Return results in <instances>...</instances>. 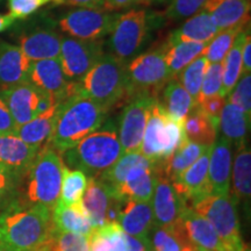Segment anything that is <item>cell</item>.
Returning a JSON list of instances; mask_svg holds the SVG:
<instances>
[{"label": "cell", "instance_id": "cell-1", "mask_svg": "<svg viewBox=\"0 0 251 251\" xmlns=\"http://www.w3.org/2000/svg\"><path fill=\"white\" fill-rule=\"evenodd\" d=\"M51 209L42 205H12L0 215V242L13 251H30L52 240Z\"/></svg>", "mask_w": 251, "mask_h": 251}, {"label": "cell", "instance_id": "cell-2", "mask_svg": "<svg viewBox=\"0 0 251 251\" xmlns=\"http://www.w3.org/2000/svg\"><path fill=\"white\" fill-rule=\"evenodd\" d=\"M106 111L101 105L77 91L58 103L54 128L48 143L58 153L96 131L105 122Z\"/></svg>", "mask_w": 251, "mask_h": 251}, {"label": "cell", "instance_id": "cell-3", "mask_svg": "<svg viewBox=\"0 0 251 251\" xmlns=\"http://www.w3.org/2000/svg\"><path fill=\"white\" fill-rule=\"evenodd\" d=\"M62 155L67 168L99 177L122 156L117 124L108 120Z\"/></svg>", "mask_w": 251, "mask_h": 251}, {"label": "cell", "instance_id": "cell-4", "mask_svg": "<svg viewBox=\"0 0 251 251\" xmlns=\"http://www.w3.org/2000/svg\"><path fill=\"white\" fill-rule=\"evenodd\" d=\"M75 91L108 111L128 93L126 64L111 54L103 55L85 76L75 83Z\"/></svg>", "mask_w": 251, "mask_h": 251}, {"label": "cell", "instance_id": "cell-5", "mask_svg": "<svg viewBox=\"0 0 251 251\" xmlns=\"http://www.w3.org/2000/svg\"><path fill=\"white\" fill-rule=\"evenodd\" d=\"M67 165L54 148L46 144L26 172V199L33 205L52 209L61 197L63 175Z\"/></svg>", "mask_w": 251, "mask_h": 251}, {"label": "cell", "instance_id": "cell-6", "mask_svg": "<svg viewBox=\"0 0 251 251\" xmlns=\"http://www.w3.org/2000/svg\"><path fill=\"white\" fill-rule=\"evenodd\" d=\"M187 141L184 122L176 121L155 99L144 130L140 152L153 163H162Z\"/></svg>", "mask_w": 251, "mask_h": 251}, {"label": "cell", "instance_id": "cell-7", "mask_svg": "<svg viewBox=\"0 0 251 251\" xmlns=\"http://www.w3.org/2000/svg\"><path fill=\"white\" fill-rule=\"evenodd\" d=\"M191 208L211 222L227 251L244 250L246 244L241 234L237 202L230 194L200 198Z\"/></svg>", "mask_w": 251, "mask_h": 251}, {"label": "cell", "instance_id": "cell-8", "mask_svg": "<svg viewBox=\"0 0 251 251\" xmlns=\"http://www.w3.org/2000/svg\"><path fill=\"white\" fill-rule=\"evenodd\" d=\"M152 17L147 9H129L120 14L109 34L111 55L125 64L141 54L149 39Z\"/></svg>", "mask_w": 251, "mask_h": 251}, {"label": "cell", "instance_id": "cell-9", "mask_svg": "<svg viewBox=\"0 0 251 251\" xmlns=\"http://www.w3.org/2000/svg\"><path fill=\"white\" fill-rule=\"evenodd\" d=\"M128 97L149 94L156 97L172 79L164 59V47L137 55L126 64Z\"/></svg>", "mask_w": 251, "mask_h": 251}, {"label": "cell", "instance_id": "cell-10", "mask_svg": "<svg viewBox=\"0 0 251 251\" xmlns=\"http://www.w3.org/2000/svg\"><path fill=\"white\" fill-rule=\"evenodd\" d=\"M120 13L105 8L79 7L62 15L58 27L69 37L78 40L96 41L112 33Z\"/></svg>", "mask_w": 251, "mask_h": 251}, {"label": "cell", "instance_id": "cell-11", "mask_svg": "<svg viewBox=\"0 0 251 251\" xmlns=\"http://www.w3.org/2000/svg\"><path fill=\"white\" fill-rule=\"evenodd\" d=\"M156 97L137 94L131 97L122 111L118 125V135L122 155L140 151L144 130Z\"/></svg>", "mask_w": 251, "mask_h": 251}, {"label": "cell", "instance_id": "cell-12", "mask_svg": "<svg viewBox=\"0 0 251 251\" xmlns=\"http://www.w3.org/2000/svg\"><path fill=\"white\" fill-rule=\"evenodd\" d=\"M124 201L111 185L98 177L89 178L86 190L81 198V205L89 215L93 228L107 224H118Z\"/></svg>", "mask_w": 251, "mask_h": 251}, {"label": "cell", "instance_id": "cell-13", "mask_svg": "<svg viewBox=\"0 0 251 251\" xmlns=\"http://www.w3.org/2000/svg\"><path fill=\"white\" fill-rule=\"evenodd\" d=\"M103 55L102 40L62 37L59 61L65 77L71 83H78Z\"/></svg>", "mask_w": 251, "mask_h": 251}, {"label": "cell", "instance_id": "cell-14", "mask_svg": "<svg viewBox=\"0 0 251 251\" xmlns=\"http://www.w3.org/2000/svg\"><path fill=\"white\" fill-rule=\"evenodd\" d=\"M150 201L153 227H169L177 224L186 207H188L185 200L175 190L171 181L163 176L159 170Z\"/></svg>", "mask_w": 251, "mask_h": 251}, {"label": "cell", "instance_id": "cell-15", "mask_svg": "<svg viewBox=\"0 0 251 251\" xmlns=\"http://www.w3.org/2000/svg\"><path fill=\"white\" fill-rule=\"evenodd\" d=\"M49 93L26 81L4 89L0 93L13 117L17 127L41 114V102Z\"/></svg>", "mask_w": 251, "mask_h": 251}, {"label": "cell", "instance_id": "cell-16", "mask_svg": "<svg viewBox=\"0 0 251 251\" xmlns=\"http://www.w3.org/2000/svg\"><path fill=\"white\" fill-rule=\"evenodd\" d=\"M29 83L37 89L51 94L57 101L75 93V83L65 77L59 58L42 59L31 63Z\"/></svg>", "mask_w": 251, "mask_h": 251}, {"label": "cell", "instance_id": "cell-17", "mask_svg": "<svg viewBox=\"0 0 251 251\" xmlns=\"http://www.w3.org/2000/svg\"><path fill=\"white\" fill-rule=\"evenodd\" d=\"M231 143L216 137L211 146L208 162V196H226L230 191L233 153Z\"/></svg>", "mask_w": 251, "mask_h": 251}, {"label": "cell", "instance_id": "cell-18", "mask_svg": "<svg viewBox=\"0 0 251 251\" xmlns=\"http://www.w3.org/2000/svg\"><path fill=\"white\" fill-rule=\"evenodd\" d=\"M211 147L190 168L181 172L171 181L177 193L188 207L200 198L208 196V162Z\"/></svg>", "mask_w": 251, "mask_h": 251}, {"label": "cell", "instance_id": "cell-19", "mask_svg": "<svg viewBox=\"0 0 251 251\" xmlns=\"http://www.w3.org/2000/svg\"><path fill=\"white\" fill-rule=\"evenodd\" d=\"M158 175L157 163L147 161L128 172L120 186L114 188L115 193L122 200L133 201H150L155 190Z\"/></svg>", "mask_w": 251, "mask_h": 251}, {"label": "cell", "instance_id": "cell-20", "mask_svg": "<svg viewBox=\"0 0 251 251\" xmlns=\"http://www.w3.org/2000/svg\"><path fill=\"white\" fill-rule=\"evenodd\" d=\"M39 151L14 133L0 134V165L13 176L26 174Z\"/></svg>", "mask_w": 251, "mask_h": 251}, {"label": "cell", "instance_id": "cell-21", "mask_svg": "<svg viewBox=\"0 0 251 251\" xmlns=\"http://www.w3.org/2000/svg\"><path fill=\"white\" fill-rule=\"evenodd\" d=\"M211 15L218 30L241 28L250 20V0H207L202 7Z\"/></svg>", "mask_w": 251, "mask_h": 251}, {"label": "cell", "instance_id": "cell-22", "mask_svg": "<svg viewBox=\"0 0 251 251\" xmlns=\"http://www.w3.org/2000/svg\"><path fill=\"white\" fill-rule=\"evenodd\" d=\"M181 225L190 242L202 251H227L218 233L208 220L186 207L181 215Z\"/></svg>", "mask_w": 251, "mask_h": 251}, {"label": "cell", "instance_id": "cell-23", "mask_svg": "<svg viewBox=\"0 0 251 251\" xmlns=\"http://www.w3.org/2000/svg\"><path fill=\"white\" fill-rule=\"evenodd\" d=\"M31 63L19 47L0 41V86L7 89L29 81Z\"/></svg>", "mask_w": 251, "mask_h": 251}, {"label": "cell", "instance_id": "cell-24", "mask_svg": "<svg viewBox=\"0 0 251 251\" xmlns=\"http://www.w3.org/2000/svg\"><path fill=\"white\" fill-rule=\"evenodd\" d=\"M20 48L31 62L59 58L62 36L50 29H35L19 37Z\"/></svg>", "mask_w": 251, "mask_h": 251}, {"label": "cell", "instance_id": "cell-25", "mask_svg": "<svg viewBox=\"0 0 251 251\" xmlns=\"http://www.w3.org/2000/svg\"><path fill=\"white\" fill-rule=\"evenodd\" d=\"M118 225L125 234L139 238H148L153 228L152 209L150 201L125 200Z\"/></svg>", "mask_w": 251, "mask_h": 251}, {"label": "cell", "instance_id": "cell-26", "mask_svg": "<svg viewBox=\"0 0 251 251\" xmlns=\"http://www.w3.org/2000/svg\"><path fill=\"white\" fill-rule=\"evenodd\" d=\"M51 215L55 230L57 231L90 236L94 229L81 201L75 205H67L58 200L51 209Z\"/></svg>", "mask_w": 251, "mask_h": 251}, {"label": "cell", "instance_id": "cell-27", "mask_svg": "<svg viewBox=\"0 0 251 251\" xmlns=\"http://www.w3.org/2000/svg\"><path fill=\"white\" fill-rule=\"evenodd\" d=\"M218 31V28L213 23L211 15L201 9L191 18L186 19L178 29L172 31L169 36L168 43H208Z\"/></svg>", "mask_w": 251, "mask_h": 251}, {"label": "cell", "instance_id": "cell-28", "mask_svg": "<svg viewBox=\"0 0 251 251\" xmlns=\"http://www.w3.org/2000/svg\"><path fill=\"white\" fill-rule=\"evenodd\" d=\"M229 193L237 203L244 201L249 206L251 198V150L248 144L236 148L233 165H231Z\"/></svg>", "mask_w": 251, "mask_h": 251}, {"label": "cell", "instance_id": "cell-29", "mask_svg": "<svg viewBox=\"0 0 251 251\" xmlns=\"http://www.w3.org/2000/svg\"><path fill=\"white\" fill-rule=\"evenodd\" d=\"M250 127V117L238 106L226 101L219 118L218 128L221 136L236 148L247 143V133Z\"/></svg>", "mask_w": 251, "mask_h": 251}, {"label": "cell", "instance_id": "cell-30", "mask_svg": "<svg viewBox=\"0 0 251 251\" xmlns=\"http://www.w3.org/2000/svg\"><path fill=\"white\" fill-rule=\"evenodd\" d=\"M58 103L59 102L55 103L48 111L41 113L33 120L28 121L27 124L19 126L15 129L14 134L18 135L24 142L29 144V146L39 149L42 148L43 144L48 143L50 135H51Z\"/></svg>", "mask_w": 251, "mask_h": 251}, {"label": "cell", "instance_id": "cell-31", "mask_svg": "<svg viewBox=\"0 0 251 251\" xmlns=\"http://www.w3.org/2000/svg\"><path fill=\"white\" fill-rule=\"evenodd\" d=\"M207 148L208 147L187 140L166 161L157 163L158 170L169 180L172 181L177 176H179L181 172L190 168Z\"/></svg>", "mask_w": 251, "mask_h": 251}, {"label": "cell", "instance_id": "cell-32", "mask_svg": "<svg viewBox=\"0 0 251 251\" xmlns=\"http://www.w3.org/2000/svg\"><path fill=\"white\" fill-rule=\"evenodd\" d=\"M162 91V100H158L163 108L174 120L184 122L188 113L192 111L194 106H197L192 97L176 78L169 80Z\"/></svg>", "mask_w": 251, "mask_h": 251}, {"label": "cell", "instance_id": "cell-33", "mask_svg": "<svg viewBox=\"0 0 251 251\" xmlns=\"http://www.w3.org/2000/svg\"><path fill=\"white\" fill-rule=\"evenodd\" d=\"M207 43L197 42H177L168 43L164 46V59L171 77L176 78L177 75L187 67L191 62L199 57L205 51Z\"/></svg>", "mask_w": 251, "mask_h": 251}, {"label": "cell", "instance_id": "cell-34", "mask_svg": "<svg viewBox=\"0 0 251 251\" xmlns=\"http://www.w3.org/2000/svg\"><path fill=\"white\" fill-rule=\"evenodd\" d=\"M184 130L187 140L205 147H211L218 134V128L198 105L185 118Z\"/></svg>", "mask_w": 251, "mask_h": 251}, {"label": "cell", "instance_id": "cell-35", "mask_svg": "<svg viewBox=\"0 0 251 251\" xmlns=\"http://www.w3.org/2000/svg\"><path fill=\"white\" fill-rule=\"evenodd\" d=\"M150 240L153 251H197L185 234L181 221L169 227H153Z\"/></svg>", "mask_w": 251, "mask_h": 251}, {"label": "cell", "instance_id": "cell-36", "mask_svg": "<svg viewBox=\"0 0 251 251\" xmlns=\"http://www.w3.org/2000/svg\"><path fill=\"white\" fill-rule=\"evenodd\" d=\"M249 30L250 27H248V29H243L238 33L233 47L222 62L224 74H222V87L220 96L224 98L230 93V91L234 89L238 79L242 76V48L247 33Z\"/></svg>", "mask_w": 251, "mask_h": 251}, {"label": "cell", "instance_id": "cell-37", "mask_svg": "<svg viewBox=\"0 0 251 251\" xmlns=\"http://www.w3.org/2000/svg\"><path fill=\"white\" fill-rule=\"evenodd\" d=\"M91 251H126V234L118 224L94 228L90 235Z\"/></svg>", "mask_w": 251, "mask_h": 251}, {"label": "cell", "instance_id": "cell-38", "mask_svg": "<svg viewBox=\"0 0 251 251\" xmlns=\"http://www.w3.org/2000/svg\"><path fill=\"white\" fill-rule=\"evenodd\" d=\"M208 61L205 56L201 55L191 62L187 67H185L179 74L177 75L176 79L181 84V86L187 91V93L192 97L194 102H198L200 89L205 77V72L208 67Z\"/></svg>", "mask_w": 251, "mask_h": 251}, {"label": "cell", "instance_id": "cell-39", "mask_svg": "<svg viewBox=\"0 0 251 251\" xmlns=\"http://www.w3.org/2000/svg\"><path fill=\"white\" fill-rule=\"evenodd\" d=\"M147 161H149V159L146 158L140 151L124 153L108 170L102 172L98 178L111 185L113 188H117L124 183L126 176L128 175V172L131 169L140 164H143Z\"/></svg>", "mask_w": 251, "mask_h": 251}, {"label": "cell", "instance_id": "cell-40", "mask_svg": "<svg viewBox=\"0 0 251 251\" xmlns=\"http://www.w3.org/2000/svg\"><path fill=\"white\" fill-rule=\"evenodd\" d=\"M87 186V176L80 170L65 168L63 175L59 200L67 205H75L81 201Z\"/></svg>", "mask_w": 251, "mask_h": 251}, {"label": "cell", "instance_id": "cell-41", "mask_svg": "<svg viewBox=\"0 0 251 251\" xmlns=\"http://www.w3.org/2000/svg\"><path fill=\"white\" fill-rule=\"evenodd\" d=\"M244 29V28H243ZM241 28H231V29L220 30L216 35L207 43L203 56L207 58L209 64L212 63H222L229 50L234 45V41L236 39Z\"/></svg>", "mask_w": 251, "mask_h": 251}, {"label": "cell", "instance_id": "cell-42", "mask_svg": "<svg viewBox=\"0 0 251 251\" xmlns=\"http://www.w3.org/2000/svg\"><path fill=\"white\" fill-rule=\"evenodd\" d=\"M222 74H224V65H222V63L208 64L201 84V89H200L197 105L203 99L220 94L222 87Z\"/></svg>", "mask_w": 251, "mask_h": 251}, {"label": "cell", "instance_id": "cell-43", "mask_svg": "<svg viewBox=\"0 0 251 251\" xmlns=\"http://www.w3.org/2000/svg\"><path fill=\"white\" fill-rule=\"evenodd\" d=\"M55 251H91L90 236L55 230L51 241Z\"/></svg>", "mask_w": 251, "mask_h": 251}, {"label": "cell", "instance_id": "cell-44", "mask_svg": "<svg viewBox=\"0 0 251 251\" xmlns=\"http://www.w3.org/2000/svg\"><path fill=\"white\" fill-rule=\"evenodd\" d=\"M227 102L240 107L251 118V74H242L240 79L227 96Z\"/></svg>", "mask_w": 251, "mask_h": 251}, {"label": "cell", "instance_id": "cell-45", "mask_svg": "<svg viewBox=\"0 0 251 251\" xmlns=\"http://www.w3.org/2000/svg\"><path fill=\"white\" fill-rule=\"evenodd\" d=\"M207 0H171L165 11V18L170 21H183L201 11Z\"/></svg>", "mask_w": 251, "mask_h": 251}, {"label": "cell", "instance_id": "cell-46", "mask_svg": "<svg viewBox=\"0 0 251 251\" xmlns=\"http://www.w3.org/2000/svg\"><path fill=\"white\" fill-rule=\"evenodd\" d=\"M54 0H8L9 13L14 19H25Z\"/></svg>", "mask_w": 251, "mask_h": 251}, {"label": "cell", "instance_id": "cell-47", "mask_svg": "<svg viewBox=\"0 0 251 251\" xmlns=\"http://www.w3.org/2000/svg\"><path fill=\"white\" fill-rule=\"evenodd\" d=\"M226 103V100L224 97H221L220 94L214 97H209V98H206L198 103L200 108L202 109L203 113L211 119L213 124L215 125V127L218 128L219 125V118L220 114H221L222 108H224Z\"/></svg>", "mask_w": 251, "mask_h": 251}, {"label": "cell", "instance_id": "cell-48", "mask_svg": "<svg viewBox=\"0 0 251 251\" xmlns=\"http://www.w3.org/2000/svg\"><path fill=\"white\" fill-rule=\"evenodd\" d=\"M15 129H17V124L6 102L0 97V134L14 133Z\"/></svg>", "mask_w": 251, "mask_h": 251}, {"label": "cell", "instance_id": "cell-49", "mask_svg": "<svg viewBox=\"0 0 251 251\" xmlns=\"http://www.w3.org/2000/svg\"><path fill=\"white\" fill-rule=\"evenodd\" d=\"M150 238H139L126 234V251H151Z\"/></svg>", "mask_w": 251, "mask_h": 251}, {"label": "cell", "instance_id": "cell-50", "mask_svg": "<svg viewBox=\"0 0 251 251\" xmlns=\"http://www.w3.org/2000/svg\"><path fill=\"white\" fill-rule=\"evenodd\" d=\"M55 4L72 6V7L85 8H103L105 0H54Z\"/></svg>", "mask_w": 251, "mask_h": 251}, {"label": "cell", "instance_id": "cell-51", "mask_svg": "<svg viewBox=\"0 0 251 251\" xmlns=\"http://www.w3.org/2000/svg\"><path fill=\"white\" fill-rule=\"evenodd\" d=\"M251 72V36L250 30L247 33L242 48V74Z\"/></svg>", "mask_w": 251, "mask_h": 251}, {"label": "cell", "instance_id": "cell-52", "mask_svg": "<svg viewBox=\"0 0 251 251\" xmlns=\"http://www.w3.org/2000/svg\"><path fill=\"white\" fill-rule=\"evenodd\" d=\"M135 5V0H105L103 8L109 12L120 11V9L130 8Z\"/></svg>", "mask_w": 251, "mask_h": 251}, {"label": "cell", "instance_id": "cell-53", "mask_svg": "<svg viewBox=\"0 0 251 251\" xmlns=\"http://www.w3.org/2000/svg\"><path fill=\"white\" fill-rule=\"evenodd\" d=\"M14 176L11 172L0 165V199L8 191V188L12 184V178Z\"/></svg>", "mask_w": 251, "mask_h": 251}, {"label": "cell", "instance_id": "cell-54", "mask_svg": "<svg viewBox=\"0 0 251 251\" xmlns=\"http://www.w3.org/2000/svg\"><path fill=\"white\" fill-rule=\"evenodd\" d=\"M15 19L11 14H0V33L8 29L14 24Z\"/></svg>", "mask_w": 251, "mask_h": 251}, {"label": "cell", "instance_id": "cell-55", "mask_svg": "<svg viewBox=\"0 0 251 251\" xmlns=\"http://www.w3.org/2000/svg\"><path fill=\"white\" fill-rule=\"evenodd\" d=\"M152 4H156V0H135V5L150 6Z\"/></svg>", "mask_w": 251, "mask_h": 251}, {"label": "cell", "instance_id": "cell-56", "mask_svg": "<svg viewBox=\"0 0 251 251\" xmlns=\"http://www.w3.org/2000/svg\"><path fill=\"white\" fill-rule=\"evenodd\" d=\"M50 242H51V241H50ZM49 242V243H50ZM49 243H47V244H45V246H42V247H40V248H37V249H34V250H30V251H47L48 250V247H49Z\"/></svg>", "mask_w": 251, "mask_h": 251}, {"label": "cell", "instance_id": "cell-57", "mask_svg": "<svg viewBox=\"0 0 251 251\" xmlns=\"http://www.w3.org/2000/svg\"><path fill=\"white\" fill-rule=\"evenodd\" d=\"M0 251H13L12 249H9L7 246H5L4 243L0 242Z\"/></svg>", "mask_w": 251, "mask_h": 251}, {"label": "cell", "instance_id": "cell-58", "mask_svg": "<svg viewBox=\"0 0 251 251\" xmlns=\"http://www.w3.org/2000/svg\"><path fill=\"white\" fill-rule=\"evenodd\" d=\"M171 0H156V4H164V2H170Z\"/></svg>", "mask_w": 251, "mask_h": 251}, {"label": "cell", "instance_id": "cell-59", "mask_svg": "<svg viewBox=\"0 0 251 251\" xmlns=\"http://www.w3.org/2000/svg\"><path fill=\"white\" fill-rule=\"evenodd\" d=\"M51 241H52V240H51ZM47 251H55V249H54V248H52V244H51V242H50V243H49L48 250H47Z\"/></svg>", "mask_w": 251, "mask_h": 251}, {"label": "cell", "instance_id": "cell-60", "mask_svg": "<svg viewBox=\"0 0 251 251\" xmlns=\"http://www.w3.org/2000/svg\"><path fill=\"white\" fill-rule=\"evenodd\" d=\"M243 251H250V247L249 246H246V248H244Z\"/></svg>", "mask_w": 251, "mask_h": 251}, {"label": "cell", "instance_id": "cell-61", "mask_svg": "<svg viewBox=\"0 0 251 251\" xmlns=\"http://www.w3.org/2000/svg\"><path fill=\"white\" fill-rule=\"evenodd\" d=\"M197 251H202V250H200V249H198V250H197Z\"/></svg>", "mask_w": 251, "mask_h": 251}, {"label": "cell", "instance_id": "cell-62", "mask_svg": "<svg viewBox=\"0 0 251 251\" xmlns=\"http://www.w3.org/2000/svg\"><path fill=\"white\" fill-rule=\"evenodd\" d=\"M151 251H153V250H151Z\"/></svg>", "mask_w": 251, "mask_h": 251}, {"label": "cell", "instance_id": "cell-63", "mask_svg": "<svg viewBox=\"0 0 251 251\" xmlns=\"http://www.w3.org/2000/svg\"><path fill=\"white\" fill-rule=\"evenodd\" d=\"M250 1H251V0H250Z\"/></svg>", "mask_w": 251, "mask_h": 251}]
</instances>
